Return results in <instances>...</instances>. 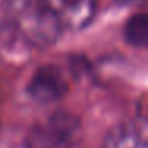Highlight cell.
<instances>
[{
	"label": "cell",
	"mask_w": 148,
	"mask_h": 148,
	"mask_svg": "<svg viewBox=\"0 0 148 148\" xmlns=\"http://www.w3.org/2000/svg\"><path fill=\"white\" fill-rule=\"evenodd\" d=\"M27 89L30 96L38 102H51L59 99L67 91V81L58 67L48 65L37 70Z\"/></svg>",
	"instance_id": "3"
},
{
	"label": "cell",
	"mask_w": 148,
	"mask_h": 148,
	"mask_svg": "<svg viewBox=\"0 0 148 148\" xmlns=\"http://www.w3.org/2000/svg\"><path fill=\"white\" fill-rule=\"evenodd\" d=\"M124 37L134 46H148V14L137 13L126 23Z\"/></svg>",
	"instance_id": "4"
},
{
	"label": "cell",
	"mask_w": 148,
	"mask_h": 148,
	"mask_svg": "<svg viewBox=\"0 0 148 148\" xmlns=\"http://www.w3.org/2000/svg\"><path fill=\"white\" fill-rule=\"evenodd\" d=\"M35 3L61 35L84 29L96 14V0H35Z\"/></svg>",
	"instance_id": "1"
},
{
	"label": "cell",
	"mask_w": 148,
	"mask_h": 148,
	"mask_svg": "<svg viewBox=\"0 0 148 148\" xmlns=\"http://www.w3.org/2000/svg\"><path fill=\"white\" fill-rule=\"evenodd\" d=\"M103 148H148V118L118 123L107 134Z\"/></svg>",
	"instance_id": "2"
},
{
	"label": "cell",
	"mask_w": 148,
	"mask_h": 148,
	"mask_svg": "<svg viewBox=\"0 0 148 148\" xmlns=\"http://www.w3.org/2000/svg\"><path fill=\"white\" fill-rule=\"evenodd\" d=\"M119 2H126V3H129V2H142V0H119Z\"/></svg>",
	"instance_id": "6"
},
{
	"label": "cell",
	"mask_w": 148,
	"mask_h": 148,
	"mask_svg": "<svg viewBox=\"0 0 148 148\" xmlns=\"http://www.w3.org/2000/svg\"><path fill=\"white\" fill-rule=\"evenodd\" d=\"M0 148H30L29 140L18 132H0Z\"/></svg>",
	"instance_id": "5"
}]
</instances>
